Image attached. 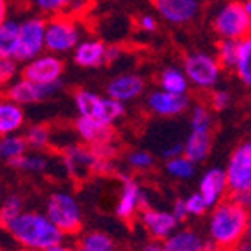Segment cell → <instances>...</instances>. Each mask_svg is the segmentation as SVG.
Listing matches in <instances>:
<instances>
[{
  "label": "cell",
  "instance_id": "6da1fadb",
  "mask_svg": "<svg viewBox=\"0 0 251 251\" xmlns=\"http://www.w3.org/2000/svg\"><path fill=\"white\" fill-rule=\"evenodd\" d=\"M5 232L18 246L28 251H42L63 243V232L50 220L44 211L25 209L4 223Z\"/></svg>",
  "mask_w": 251,
  "mask_h": 251
},
{
  "label": "cell",
  "instance_id": "7a4b0ae2",
  "mask_svg": "<svg viewBox=\"0 0 251 251\" xmlns=\"http://www.w3.org/2000/svg\"><path fill=\"white\" fill-rule=\"evenodd\" d=\"M248 209L234 199H225L213 207L207 218L209 239L218 243L223 250H230L235 244L246 241Z\"/></svg>",
  "mask_w": 251,
  "mask_h": 251
},
{
  "label": "cell",
  "instance_id": "3957f363",
  "mask_svg": "<svg viewBox=\"0 0 251 251\" xmlns=\"http://www.w3.org/2000/svg\"><path fill=\"white\" fill-rule=\"evenodd\" d=\"M72 102L77 111V116L84 118H93L102 123L113 126L116 122H120L126 113V104L118 102L107 95H100V93L93 92L88 88H79L75 90L72 95Z\"/></svg>",
  "mask_w": 251,
  "mask_h": 251
},
{
  "label": "cell",
  "instance_id": "277c9868",
  "mask_svg": "<svg viewBox=\"0 0 251 251\" xmlns=\"http://www.w3.org/2000/svg\"><path fill=\"white\" fill-rule=\"evenodd\" d=\"M213 32L218 39H230V41H243L251 34V16L244 7V0H226L218 5L214 11Z\"/></svg>",
  "mask_w": 251,
  "mask_h": 251
},
{
  "label": "cell",
  "instance_id": "5b68a950",
  "mask_svg": "<svg viewBox=\"0 0 251 251\" xmlns=\"http://www.w3.org/2000/svg\"><path fill=\"white\" fill-rule=\"evenodd\" d=\"M44 213L63 232V235H74L83 226V209L79 201L69 190H54L48 195Z\"/></svg>",
  "mask_w": 251,
  "mask_h": 251
},
{
  "label": "cell",
  "instance_id": "8992f818",
  "mask_svg": "<svg viewBox=\"0 0 251 251\" xmlns=\"http://www.w3.org/2000/svg\"><path fill=\"white\" fill-rule=\"evenodd\" d=\"M190 84L201 92H209L216 88V84L222 81V74L225 69L218 62L216 54L204 50H193L184 54L183 65Z\"/></svg>",
  "mask_w": 251,
  "mask_h": 251
},
{
  "label": "cell",
  "instance_id": "52a82bcc",
  "mask_svg": "<svg viewBox=\"0 0 251 251\" xmlns=\"http://www.w3.org/2000/svg\"><path fill=\"white\" fill-rule=\"evenodd\" d=\"M83 41V26L74 16L58 14L46 21V51L53 54L74 53Z\"/></svg>",
  "mask_w": 251,
  "mask_h": 251
},
{
  "label": "cell",
  "instance_id": "ba28073f",
  "mask_svg": "<svg viewBox=\"0 0 251 251\" xmlns=\"http://www.w3.org/2000/svg\"><path fill=\"white\" fill-rule=\"evenodd\" d=\"M46 53V20L41 16H28L21 20L20 44L14 58L26 63Z\"/></svg>",
  "mask_w": 251,
  "mask_h": 251
},
{
  "label": "cell",
  "instance_id": "9c48e42d",
  "mask_svg": "<svg viewBox=\"0 0 251 251\" xmlns=\"http://www.w3.org/2000/svg\"><path fill=\"white\" fill-rule=\"evenodd\" d=\"M63 88V83H35L26 77H18L13 83H9L5 86V99L16 102L20 105H35L41 104L44 100H50L53 97H56Z\"/></svg>",
  "mask_w": 251,
  "mask_h": 251
},
{
  "label": "cell",
  "instance_id": "30bf717a",
  "mask_svg": "<svg viewBox=\"0 0 251 251\" xmlns=\"http://www.w3.org/2000/svg\"><path fill=\"white\" fill-rule=\"evenodd\" d=\"M230 195L251 188V139L232 150L225 165Z\"/></svg>",
  "mask_w": 251,
  "mask_h": 251
},
{
  "label": "cell",
  "instance_id": "8fae6325",
  "mask_svg": "<svg viewBox=\"0 0 251 251\" xmlns=\"http://www.w3.org/2000/svg\"><path fill=\"white\" fill-rule=\"evenodd\" d=\"M63 72H65V63H63L62 56L48 53V51L37 56V58L23 63V69H21L23 77L42 84L62 81Z\"/></svg>",
  "mask_w": 251,
  "mask_h": 251
},
{
  "label": "cell",
  "instance_id": "7c38bea8",
  "mask_svg": "<svg viewBox=\"0 0 251 251\" xmlns=\"http://www.w3.org/2000/svg\"><path fill=\"white\" fill-rule=\"evenodd\" d=\"M97 162H99V156L88 144H67L63 148L62 163L71 177L83 179L88 174H95Z\"/></svg>",
  "mask_w": 251,
  "mask_h": 251
},
{
  "label": "cell",
  "instance_id": "4fadbf2b",
  "mask_svg": "<svg viewBox=\"0 0 251 251\" xmlns=\"http://www.w3.org/2000/svg\"><path fill=\"white\" fill-rule=\"evenodd\" d=\"M144 207H148L146 192L141 188V184L135 179L125 176L122 181V190H120V195H118L116 207H114L116 216L120 220H123V222H130Z\"/></svg>",
  "mask_w": 251,
  "mask_h": 251
},
{
  "label": "cell",
  "instance_id": "5bb4252c",
  "mask_svg": "<svg viewBox=\"0 0 251 251\" xmlns=\"http://www.w3.org/2000/svg\"><path fill=\"white\" fill-rule=\"evenodd\" d=\"M139 223L151 239L165 241L169 235L179 228V222L172 214L171 209H160V207H144L139 213Z\"/></svg>",
  "mask_w": 251,
  "mask_h": 251
},
{
  "label": "cell",
  "instance_id": "9a60e30c",
  "mask_svg": "<svg viewBox=\"0 0 251 251\" xmlns=\"http://www.w3.org/2000/svg\"><path fill=\"white\" fill-rule=\"evenodd\" d=\"M148 113L158 118H176L184 114L190 109L188 95H176L158 88L148 93L146 97Z\"/></svg>",
  "mask_w": 251,
  "mask_h": 251
},
{
  "label": "cell",
  "instance_id": "2e32d148",
  "mask_svg": "<svg viewBox=\"0 0 251 251\" xmlns=\"http://www.w3.org/2000/svg\"><path fill=\"white\" fill-rule=\"evenodd\" d=\"M156 13L169 25L184 26L201 14V0H153Z\"/></svg>",
  "mask_w": 251,
  "mask_h": 251
},
{
  "label": "cell",
  "instance_id": "e0dca14e",
  "mask_svg": "<svg viewBox=\"0 0 251 251\" xmlns=\"http://www.w3.org/2000/svg\"><path fill=\"white\" fill-rule=\"evenodd\" d=\"M199 192L202 193V197L209 204V207H216L220 202L226 199V195L230 193V186H228V177H226L225 167L220 165H213V167L205 169L202 172L201 179H199Z\"/></svg>",
  "mask_w": 251,
  "mask_h": 251
},
{
  "label": "cell",
  "instance_id": "ac0fdd59",
  "mask_svg": "<svg viewBox=\"0 0 251 251\" xmlns=\"http://www.w3.org/2000/svg\"><path fill=\"white\" fill-rule=\"evenodd\" d=\"M144 88H146V81L143 79V75L135 74V72H123L107 81L105 95L118 102L128 104L143 95Z\"/></svg>",
  "mask_w": 251,
  "mask_h": 251
},
{
  "label": "cell",
  "instance_id": "d6986e66",
  "mask_svg": "<svg viewBox=\"0 0 251 251\" xmlns=\"http://www.w3.org/2000/svg\"><path fill=\"white\" fill-rule=\"evenodd\" d=\"M75 135L88 146H99L104 143H113V126L93 118L77 116L74 122Z\"/></svg>",
  "mask_w": 251,
  "mask_h": 251
},
{
  "label": "cell",
  "instance_id": "ffe728a7",
  "mask_svg": "<svg viewBox=\"0 0 251 251\" xmlns=\"http://www.w3.org/2000/svg\"><path fill=\"white\" fill-rule=\"evenodd\" d=\"M72 60L81 69H99L107 63V46L99 39H83L72 53Z\"/></svg>",
  "mask_w": 251,
  "mask_h": 251
},
{
  "label": "cell",
  "instance_id": "44dd1931",
  "mask_svg": "<svg viewBox=\"0 0 251 251\" xmlns=\"http://www.w3.org/2000/svg\"><path fill=\"white\" fill-rule=\"evenodd\" d=\"M184 155L192 162L202 163L207 160L213 146V130H192L184 137Z\"/></svg>",
  "mask_w": 251,
  "mask_h": 251
},
{
  "label": "cell",
  "instance_id": "7402d4cb",
  "mask_svg": "<svg viewBox=\"0 0 251 251\" xmlns=\"http://www.w3.org/2000/svg\"><path fill=\"white\" fill-rule=\"evenodd\" d=\"M25 109L16 102L4 99L0 102V134L11 135L20 134L25 126Z\"/></svg>",
  "mask_w": 251,
  "mask_h": 251
},
{
  "label": "cell",
  "instance_id": "603a6c76",
  "mask_svg": "<svg viewBox=\"0 0 251 251\" xmlns=\"http://www.w3.org/2000/svg\"><path fill=\"white\" fill-rule=\"evenodd\" d=\"M163 243V251H204L205 239L193 228H177Z\"/></svg>",
  "mask_w": 251,
  "mask_h": 251
},
{
  "label": "cell",
  "instance_id": "cb8c5ba5",
  "mask_svg": "<svg viewBox=\"0 0 251 251\" xmlns=\"http://www.w3.org/2000/svg\"><path fill=\"white\" fill-rule=\"evenodd\" d=\"M190 79L183 67L177 65H169V67L162 69L158 74V88L165 90V92L176 93V95H188L190 90Z\"/></svg>",
  "mask_w": 251,
  "mask_h": 251
},
{
  "label": "cell",
  "instance_id": "d4e9b609",
  "mask_svg": "<svg viewBox=\"0 0 251 251\" xmlns=\"http://www.w3.org/2000/svg\"><path fill=\"white\" fill-rule=\"evenodd\" d=\"M9 167H13L18 172H23V174H30V176H41V174L51 171V158L44 155L42 151H34V153H26L21 158L11 162Z\"/></svg>",
  "mask_w": 251,
  "mask_h": 251
},
{
  "label": "cell",
  "instance_id": "484cf974",
  "mask_svg": "<svg viewBox=\"0 0 251 251\" xmlns=\"http://www.w3.org/2000/svg\"><path fill=\"white\" fill-rule=\"evenodd\" d=\"M20 26L21 20L5 18L0 23V56L2 58H14L20 44Z\"/></svg>",
  "mask_w": 251,
  "mask_h": 251
},
{
  "label": "cell",
  "instance_id": "4316f807",
  "mask_svg": "<svg viewBox=\"0 0 251 251\" xmlns=\"http://www.w3.org/2000/svg\"><path fill=\"white\" fill-rule=\"evenodd\" d=\"M30 4L42 14H77L88 4V0H28Z\"/></svg>",
  "mask_w": 251,
  "mask_h": 251
},
{
  "label": "cell",
  "instance_id": "83f0119b",
  "mask_svg": "<svg viewBox=\"0 0 251 251\" xmlns=\"http://www.w3.org/2000/svg\"><path fill=\"white\" fill-rule=\"evenodd\" d=\"M28 150H30L28 143H26V139L23 134L2 135V139H0V156L7 163L14 162V160L26 155Z\"/></svg>",
  "mask_w": 251,
  "mask_h": 251
},
{
  "label": "cell",
  "instance_id": "f1b7e54d",
  "mask_svg": "<svg viewBox=\"0 0 251 251\" xmlns=\"http://www.w3.org/2000/svg\"><path fill=\"white\" fill-rule=\"evenodd\" d=\"M234 72L241 84L251 92V34L239 41V56Z\"/></svg>",
  "mask_w": 251,
  "mask_h": 251
},
{
  "label": "cell",
  "instance_id": "f546056e",
  "mask_svg": "<svg viewBox=\"0 0 251 251\" xmlns=\"http://www.w3.org/2000/svg\"><path fill=\"white\" fill-rule=\"evenodd\" d=\"M197 163L192 162L186 155H181L176 156V158H171V160H165V172H167L169 176L172 179H177V181H188L195 176V172H197Z\"/></svg>",
  "mask_w": 251,
  "mask_h": 251
},
{
  "label": "cell",
  "instance_id": "4dcf8cb0",
  "mask_svg": "<svg viewBox=\"0 0 251 251\" xmlns=\"http://www.w3.org/2000/svg\"><path fill=\"white\" fill-rule=\"evenodd\" d=\"M25 139L28 143V148L32 151H44L51 146L53 143V132L48 125H42V123H35V125H30L25 130Z\"/></svg>",
  "mask_w": 251,
  "mask_h": 251
},
{
  "label": "cell",
  "instance_id": "1f68e13d",
  "mask_svg": "<svg viewBox=\"0 0 251 251\" xmlns=\"http://www.w3.org/2000/svg\"><path fill=\"white\" fill-rule=\"evenodd\" d=\"M218 62L222 63L225 71H234L239 56V41H230V39H218L216 50H214Z\"/></svg>",
  "mask_w": 251,
  "mask_h": 251
},
{
  "label": "cell",
  "instance_id": "d6a6232c",
  "mask_svg": "<svg viewBox=\"0 0 251 251\" xmlns=\"http://www.w3.org/2000/svg\"><path fill=\"white\" fill-rule=\"evenodd\" d=\"M79 246L90 251H116L113 237L102 230H90L81 237Z\"/></svg>",
  "mask_w": 251,
  "mask_h": 251
},
{
  "label": "cell",
  "instance_id": "836d02e7",
  "mask_svg": "<svg viewBox=\"0 0 251 251\" xmlns=\"http://www.w3.org/2000/svg\"><path fill=\"white\" fill-rule=\"evenodd\" d=\"M214 118L213 109L205 104H193L190 109V128L192 130H213Z\"/></svg>",
  "mask_w": 251,
  "mask_h": 251
},
{
  "label": "cell",
  "instance_id": "e575fe53",
  "mask_svg": "<svg viewBox=\"0 0 251 251\" xmlns=\"http://www.w3.org/2000/svg\"><path fill=\"white\" fill-rule=\"evenodd\" d=\"M25 211V201L18 195V193H11L4 199L2 207H0V220L2 223H7L9 220L16 218L18 214H21Z\"/></svg>",
  "mask_w": 251,
  "mask_h": 251
},
{
  "label": "cell",
  "instance_id": "d590c367",
  "mask_svg": "<svg viewBox=\"0 0 251 251\" xmlns=\"http://www.w3.org/2000/svg\"><path fill=\"white\" fill-rule=\"evenodd\" d=\"M126 163L134 171H148L155 165V156L148 150H132L126 155Z\"/></svg>",
  "mask_w": 251,
  "mask_h": 251
},
{
  "label": "cell",
  "instance_id": "8d00e7d4",
  "mask_svg": "<svg viewBox=\"0 0 251 251\" xmlns=\"http://www.w3.org/2000/svg\"><path fill=\"white\" fill-rule=\"evenodd\" d=\"M184 202H186V209H188V214L193 218H199V216H204L207 211L211 209L209 204L205 202V199L202 197V193L199 192H193L190 193L188 197L184 199Z\"/></svg>",
  "mask_w": 251,
  "mask_h": 251
},
{
  "label": "cell",
  "instance_id": "74e56055",
  "mask_svg": "<svg viewBox=\"0 0 251 251\" xmlns=\"http://www.w3.org/2000/svg\"><path fill=\"white\" fill-rule=\"evenodd\" d=\"M232 93L226 88H214L209 97V107L216 113H223L232 105Z\"/></svg>",
  "mask_w": 251,
  "mask_h": 251
},
{
  "label": "cell",
  "instance_id": "f35d334b",
  "mask_svg": "<svg viewBox=\"0 0 251 251\" xmlns=\"http://www.w3.org/2000/svg\"><path fill=\"white\" fill-rule=\"evenodd\" d=\"M18 63L20 62L16 58H0V81L4 86L18 79V72H20Z\"/></svg>",
  "mask_w": 251,
  "mask_h": 251
},
{
  "label": "cell",
  "instance_id": "ab89813d",
  "mask_svg": "<svg viewBox=\"0 0 251 251\" xmlns=\"http://www.w3.org/2000/svg\"><path fill=\"white\" fill-rule=\"evenodd\" d=\"M137 25L143 32L151 34V32H155V30L158 28V20H156L153 14H141L137 20Z\"/></svg>",
  "mask_w": 251,
  "mask_h": 251
},
{
  "label": "cell",
  "instance_id": "60d3db41",
  "mask_svg": "<svg viewBox=\"0 0 251 251\" xmlns=\"http://www.w3.org/2000/svg\"><path fill=\"white\" fill-rule=\"evenodd\" d=\"M184 155V144L183 143H171L162 150L163 160H171L176 158V156Z\"/></svg>",
  "mask_w": 251,
  "mask_h": 251
},
{
  "label": "cell",
  "instance_id": "b9f144b4",
  "mask_svg": "<svg viewBox=\"0 0 251 251\" xmlns=\"http://www.w3.org/2000/svg\"><path fill=\"white\" fill-rule=\"evenodd\" d=\"M172 214L176 216V220L179 223H183V222H186L190 218V214H188V209H186V202H184V199H177L174 204H172Z\"/></svg>",
  "mask_w": 251,
  "mask_h": 251
},
{
  "label": "cell",
  "instance_id": "7bdbcfd3",
  "mask_svg": "<svg viewBox=\"0 0 251 251\" xmlns=\"http://www.w3.org/2000/svg\"><path fill=\"white\" fill-rule=\"evenodd\" d=\"M232 199H234L235 202H239L241 205H244L246 209H251V188L243 190V192H239V193H234Z\"/></svg>",
  "mask_w": 251,
  "mask_h": 251
},
{
  "label": "cell",
  "instance_id": "ee69618b",
  "mask_svg": "<svg viewBox=\"0 0 251 251\" xmlns=\"http://www.w3.org/2000/svg\"><path fill=\"white\" fill-rule=\"evenodd\" d=\"M123 56V51L120 46L113 44V46H107V63H114Z\"/></svg>",
  "mask_w": 251,
  "mask_h": 251
},
{
  "label": "cell",
  "instance_id": "f6af8a7d",
  "mask_svg": "<svg viewBox=\"0 0 251 251\" xmlns=\"http://www.w3.org/2000/svg\"><path fill=\"white\" fill-rule=\"evenodd\" d=\"M139 251H163V243L162 241H156V239H151V241L144 243Z\"/></svg>",
  "mask_w": 251,
  "mask_h": 251
},
{
  "label": "cell",
  "instance_id": "bcb514c9",
  "mask_svg": "<svg viewBox=\"0 0 251 251\" xmlns=\"http://www.w3.org/2000/svg\"><path fill=\"white\" fill-rule=\"evenodd\" d=\"M204 251H225L222 246L218 243H214L213 239H205V244H204Z\"/></svg>",
  "mask_w": 251,
  "mask_h": 251
},
{
  "label": "cell",
  "instance_id": "7dc6e473",
  "mask_svg": "<svg viewBox=\"0 0 251 251\" xmlns=\"http://www.w3.org/2000/svg\"><path fill=\"white\" fill-rule=\"evenodd\" d=\"M226 251H251V243L243 241V243L235 244V246H232L230 250H226Z\"/></svg>",
  "mask_w": 251,
  "mask_h": 251
},
{
  "label": "cell",
  "instance_id": "c3c4849f",
  "mask_svg": "<svg viewBox=\"0 0 251 251\" xmlns=\"http://www.w3.org/2000/svg\"><path fill=\"white\" fill-rule=\"evenodd\" d=\"M42 251H74L71 246H67V244H63V243H58V244H54V246L51 248H46V250H42Z\"/></svg>",
  "mask_w": 251,
  "mask_h": 251
},
{
  "label": "cell",
  "instance_id": "681fc988",
  "mask_svg": "<svg viewBox=\"0 0 251 251\" xmlns=\"http://www.w3.org/2000/svg\"><path fill=\"white\" fill-rule=\"evenodd\" d=\"M246 241L251 243V209H248V226H246Z\"/></svg>",
  "mask_w": 251,
  "mask_h": 251
},
{
  "label": "cell",
  "instance_id": "f907efd6",
  "mask_svg": "<svg viewBox=\"0 0 251 251\" xmlns=\"http://www.w3.org/2000/svg\"><path fill=\"white\" fill-rule=\"evenodd\" d=\"M0 18H2V20L7 18V0H2V2H0Z\"/></svg>",
  "mask_w": 251,
  "mask_h": 251
},
{
  "label": "cell",
  "instance_id": "816d5d0a",
  "mask_svg": "<svg viewBox=\"0 0 251 251\" xmlns=\"http://www.w3.org/2000/svg\"><path fill=\"white\" fill-rule=\"evenodd\" d=\"M244 7H246L248 14L251 16V0H244Z\"/></svg>",
  "mask_w": 251,
  "mask_h": 251
},
{
  "label": "cell",
  "instance_id": "f5cc1de1",
  "mask_svg": "<svg viewBox=\"0 0 251 251\" xmlns=\"http://www.w3.org/2000/svg\"><path fill=\"white\" fill-rule=\"evenodd\" d=\"M74 251H90V250H86V248H83V246H77Z\"/></svg>",
  "mask_w": 251,
  "mask_h": 251
}]
</instances>
